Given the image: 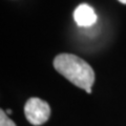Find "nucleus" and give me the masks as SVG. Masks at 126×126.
Returning a JSON list of instances; mask_svg holds the SVG:
<instances>
[{"label": "nucleus", "mask_w": 126, "mask_h": 126, "mask_svg": "<svg viewBox=\"0 0 126 126\" xmlns=\"http://www.w3.org/2000/svg\"><path fill=\"white\" fill-rule=\"evenodd\" d=\"M54 67L59 74L80 88L92 93L94 73L87 62L73 54H59L54 59Z\"/></svg>", "instance_id": "f257e3e1"}, {"label": "nucleus", "mask_w": 126, "mask_h": 126, "mask_svg": "<svg viewBox=\"0 0 126 126\" xmlns=\"http://www.w3.org/2000/svg\"><path fill=\"white\" fill-rule=\"evenodd\" d=\"M24 115L32 125H42L48 120L50 107L47 102L39 98H30L24 105Z\"/></svg>", "instance_id": "f03ea898"}, {"label": "nucleus", "mask_w": 126, "mask_h": 126, "mask_svg": "<svg viewBox=\"0 0 126 126\" xmlns=\"http://www.w3.org/2000/svg\"><path fill=\"white\" fill-rule=\"evenodd\" d=\"M74 19L79 26H90L96 23L98 17L92 6L83 3L75 10Z\"/></svg>", "instance_id": "7ed1b4c3"}, {"label": "nucleus", "mask_w": 126, "mask_h": 126, "mask_svg": "<svg viewBox=\"0 0 126 126\" xmlns=\"http://www.w3.org/2000/svg\"><path fill=\"white\" fill-rule=\"evenodd\" d=\"M0 126H16V124L6 116L3 109L0 110Z\"/></svg>", "instance_id": "20e7f679"}, {"label": "nucleus", "mask_w": 126, "mask_h": 126, "mask_svg": "<svg viewBox=\"0 0 126 126\" xmlns=\"http://www.w3.org/2000/svg\"><path fill=\"white\" fill-rule=\"evenodd\" d=\"M121 3H123V4H126V0H119Z\"/></svg>", "instance_id": "39448f33"}, {"label": "nucleus", "mask_w": 126, "mask_h": 126, "mask_svg": "<svg viewBox=\"0 0 126 126\" xmlns=\"http://www.w3.org/2000/svg\"><path fill=\"white\" fill-rule=\"evenodd\" d=\"M11 112H12L11 109H7V110H6V113H11Z\"/></svg>", "instance_id": "423d86ee"}]
</instances>
